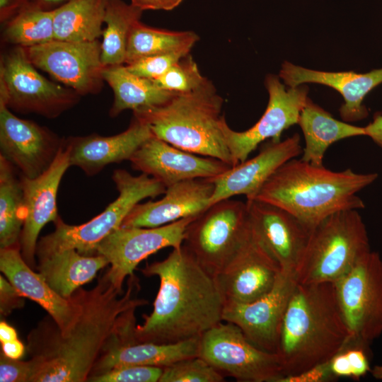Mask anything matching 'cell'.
<instances>
[{"mask_svg": "<svg viewBox=\"0 0 382 382\" xmlns=\"http://www.w3.org/2000/svg\"><path fill=\"white\" fill-rule=\"evenodd\" d=\"M349 337L334 283H297L283 318L276 352L284 376L325 362Z\"/></svg>", "mask_w": 382, "mask_h": 382, "instance_id": "4", "label": "cell"}, {"mask_svg": "<svg viewBox=\"0 0 382 382\" xmlns=\"http://www.w3.org/2000/svg\"><path fill=\"white\" fill-rule=\"evenodd\" d=\"M247 202L229 199L210 205L187 227L184 245L214 276L222 272L251 233Z\"/></svg>", "mask_w": 382, "mask_h": 382, "instance_id": "8", "label": "cell"}, {"mask_svg": "<svg viewBox=\"0 0 382 382\" xmlns=\"http://www.w3.org/2000/svg\"><path fill=\"white\" fill-rule=\"evenodd\" d=\"M279 76L289 87L314 83L334 88L344 99L339 110L340 117L349 122L361 120L369 115L363 100L372 89L382 83V68L364 74L352 71L330 72L309 69L286 61Z\"/></svg>", "mask_w": 382, "mask_h": 382, "instance_id": "25", "label": "cell"}, {"mask_svg": "<svg viewBox=\"0 0 382 382\" xmlns=\"http://www.w3.org/2000/svg\"><path fill=\"white\" fill-rule=\"evenodd\" d=\"M378 176L350 168L333 171L292 158L268 178L253 199L286 210L311 230L333 214L364 209L357 193Z\"/></svg>", "mask_w": 382, "mask_h": 382, "instance_id": "3", "label": "cell"}, {"mask_svg": "<svg viewBox=\"0 0 382 382\" xmlns=\"http://www.w3.org/2000/svg\"><path fill=\"white\" fill-rule=\"evenodd\" d=\"M223 98L208 79L198 88L175 93L163 105L138 112L153 135L182 150L235 166L221 128Z\"/></svg>", "mask_w": 382, "mask_h": 382, "instance_id": "5", "label": "cell"}, {"mask_svg": "<svg viewBox=\"0 0 382 382\" xmlns=\"http://www.w3.org/2000/svg\"><path fill=\"white\" fill-rule=\"evenodd\" d=\"M265 84L269 94L268 104L253 127L237 132L228 127L224 116L221 119V128L235 166L247 160L265 140L280 141L284 130L298 124L300 113L308 99L307 86L286 88L278 76H267Z\"/></svg>", "mask_w": 382, "mask_h": 382, "instance_id": "12", "label": "cell"}, {"mask_svg": "<svg viewBox=\"0 0 382 382\" xmlns=\"http://www.w3.org/2000/svg\"><path fill=\"white\" fill-rule=\"evenodd\" d=\"M198 39V35L192 31L161 30L138 21L129 33L125 64H130L151 56L190 50Z\"/></svg>", "mask_w": 382, "mask_h": 382, "instance_id": "33", "label": "cell"}, {"mask_svg": "<svg viewBox=\"0 0 382 382\" xmlns=\"http://www.w3.org/2000/svg\"><path fill=\"white\" fill-rule=\"evenodd\" d=\"M25 48V47H24ZM30 62L78 94L98 93L103 80L101 43L52 40L25 48Z\"/></svg>", "mask_w": 382, "mask_h": 382, "instance_id": "14", "label": "cell"}, {"mask_svg": "<svg viewBox=\"0 0 382 382\" xmlns=\"http://www.w3.org/2000/svg\"><path fill=\"white\" fill-rule=\"evenodd\" d=\"M198 357L241 382H277L284 376L277 353L251 342L235 324L221 321L199 337Z\"/></svg>", "mask_w": 382, "mask_h": 382, "instance_id": "9", "label": "cell"}, {"mask_svg": "<svg viewBox=\"0 0 382 382\" xmlns=\"http://www.w3.org/2000/svg\"><path fill=\"white\" fill-rule=\"evenodd\" d=\"M141 271L158 277L160 284L152 312L134 328V343L188 340L223 321L225 303L215 277L184 245Z\"/></svg>", "mask_w": 382, "mask_h": 382, "instance_id": "2", "label": "cell"}, {"mask_svg": "<svg viewBox=\"0 0 382 382\" xmlns=\"http://www.w3.org/2000/svg\"><path fill=\"white\" fill-rule=\"evenodd\" d=\"M23 296L13 284L1 275L0 276V312L6 316L13 309L23 306Z\"/></svg>", "mask_w": 382, "mask_h": 382, "instance_id": "42", "label": "cell"}, {"mask_svg": "<svg viewBox=\"0 0 382 382\" xmlns=\"http://www.w3.org/2000/svg\"><path fill=\"white\" fill-rule=\"evenodd\" d=\"M68 0H30V3L46 10L55 8L56 6L61 5Z\"/></svg>", "mask_w": 382, "mask_h": 382, "instance_id": "48", "label": "cell"}, {"mask_svg": "<svg viewBox=\"0 0 382 382\" xmlns=\"http://www.w3.org/2000/svg\"><path fill=\"white\" fill-rule=\"evenodd\" d=\"M103 78L114 93L110 110L112 117L125 110L138 112L163 105L175 94L161 89L152 80L131 73L124 64L105 66Z\"/></svg>", "mask_w": 382, "mask_h": 382, "instance_id": "29", "label": "cell"}, {"mask_svg": "<svg viewBox=\"0 0 382 382\" xmlns=\"http://www.w3.org/2000/svg\"><path fill=\"white\" fill-rule=\"evenodd\" d=\"M39 369L40 362L34 358L23 361L9 358L1 353V382H34Z\"/></svg>", "mask_w": 382, "mask_h": 382, "instance_id": "40", "label": "cell"}, {"mask_svg": "<svg viewBox=\"0 0 382 382\" xmlns=\"http://www.w3.org/2000/svg\"><path fill=\"white\" fill-rule=\"evenodd\" d=\"M16 171L0 155V248L19 245L23 225V190Z\"/></svg>", "mask_w": 382, "mask_h": 382, "instance_id": "31", "label": "cell"}, {"mask_svg": "<svg viewBox=\"0 0 382 382\" xmlns=\"http://www.w3.org/2000/svg\"><path fill=\"white\" fill-rule=\"evenodd\" d=\"M1 344L2 349L1 353L11 359H20L25 351L24 345L18 338Z\"/></svg>", "mask_w": 382, "mask_h": 382, "instance_id": "46", "label": "cell"}, {"mask_svg": "<svg viewBox=\"0 0 382 382\" xmlns=\"http://www.w3.org/2000/svg\"><path fill=\"white\" fill-rule=\"evenodd\" d=\"M108 265L103 255H84L75 249H66L39 258L37 269L52 289L69 299Z\"/></svg>", "mask_w": 382, "mask_h": 382, "instance_id": "28", "label": "cell"}, {"mask_svg": "<svg viewBox=\"0 0 382 382\" xmlns=\"http://www.w3.org/2000/svg\"><path fill=\"white\" fill-rule=\"evenodd\" d=\"M214 190L209 179L177 183L166 187L161 199L136 204L121 226L154 228L198 216L209 207Z\"/></svg>", "mask_w": 382, "mask_h": 382, "instance_id": "22", "label": "cell"}, {"mask_svg": "<svg viewBox=\"0 0 382 382\" xmlns=\"http://www.w3.org/2000/svg\"><path fill=\"white\" fill-rule=\"evenodd\" d=\"M17 332L15 328L5 321L0 323V341L1 343L9 342L17 339Z\"/></svg>", "mask_w": 382, "mask_h": 382, "instance_id": "47", "label": "cell"}, {"mask_svg": "<svg viewBox=\"0 0 382 382\" xmlns=\"http://www.w3.org/2000/svg\"><path fill=\"white\" fill-rule=\"evenodd\" d=\"M207 79L201 74L196 62L188 54L174 64L163 76L153 81L165 91L183 93L198 88Z\"/></svg>", "mask_w": 382, "mask_h": 382, "instance_id": "36", "label": "cell"}, {"mask_svg": "<svg viewBox=\"0 0 382 382\" xmlns=\"http://www.w3.org/2000/svg\"><path fill=\"white\" fill-rule=\"evenodd\" d=\"M28 3L30 0H0L1 22H8Z\"/></svg>", "mask_w": 382, "mask_h": 382, "instance_id": "44", "label": "cell"}, {"mask_svg": "<svg viewBox=\"0 0 382 382\" xmlns=\"http://www.w3.org/2000/svg\"><path fill=\"white\" fill-rule=\"evenodd\" d=\"M53 17L54 9L28 3L6 22L4 37L8 43L25 48L54 40Z\"/></svg>", "mask_w": 382, "mask_h": 382, "instance_id": "34", "label": "cell"}, {"mask_svg": "<svg viewBox=\"0 0 382 382\" xmlns=\"http://www.w3.org/2000/svg\"><path fill=\"white\" fill-rule=\"evenodd\" d=\"M296 284L295 272L282 270L273 288L260 299L225 304L223 321L236 325L259 348L276 353L283 318Z\"/></svg>", "mask_w": 382, "mask_h": 382, "instance_id": "16", "label": "cell"}, {"mask_svg": "<svg viewBox=\"0 0 382 382\" xmlns=\"http://www.w3.org/2000/svg\"><path fill=\"white\" fill-rule=\"evenodd\" d=\"M108 0H68L54 8V39L93 42L103 35Z\"/></svg>", "mask_w": 382, "mask_h": 382, "instance_id": "30", "label": "cell"}, {"mask_svg": "<svg viewBox=\"0 0 382 382\" xmlns=\"http://www.w3.org/2000/svg\"><path fill=\"white\" fill-rule=\"evenodd\" d=\"M190 50H179L141 59L125 65L131 73L150 80L163 76L174 64L182 57L190 54Z\"/></svg>", "mask_w": 382, "mask_h": 382, "instance_id": "39", "label": "cell"}, {"mask_svg": "<svg viewBox=\"0 0 382 382\" xmlns=\"http://www.w3.org/2000/svg\"><path fill=\"white\" fill-rule=\"evenodd\" d=\"M129 161L134 170L154 178L166 187L191 179H212L232 167L218 158L182 150L154 136L135 151Z\"/></svg>", "mask_w": 382, "mask_h": 382, "instance_id": "19", "label": "cell"}, {"mask_svg": "<svg viewBox=\"0 0 382 382\" xmlns=\"http://www.w3.org/2000/svg\"><path fill=\"white\" fill-rule=\"evenodd\" d=\"M281 271L252 230L231 263L214 277L225 304L246 303L268 293Z\"/></svg>", "mask_w": 382, "mask_h": 382, "instance_id": "17", "label": "cell"}, {"mask_svg": "<svg viewBox=\"0 0 382 382\" xmlns=\"http://www.w3.org/2000/svg\"><path fill=\"white\" fill-rule=\"evenodd\" d=\"M246 202L253 233L282 270L295 272L310 229L277 206L256 199Z\"/></svg>", "mask_w": 382, "mask_h": 382, "instance_id": "21", "label": "cell"}, {"mask_svg": "<svg viewBox=\"0 0 382 382\" xmlns=\"http://www.w3.org/2000/svg\"><path fill=\"white\" fill-rule=\"evenodd\" d=\"M183 1V0H131V4L142 11H170L177 7Z\"/></svg>", "mask_w": 382, "mask_h": 382, "instance_id": "43", "label": "cell"}, {"mask_svg": "<svg viewBox=\"0 0 382 382\" xmlns=\"http://www.w3.org/2000/svg\"><path fill=\"white\" fill-rule=\"evenodd\" d=\"M298 125L305 141L301 159L314 166H323L325 154L332 144L352 137L366 136L364 127L334 118L310 98L300 113Z\"/></svg>", "mask_w": 382, "mask_h": 382, "instance_id": "27", "label": "cell"}, {"mask_svg": "<svg viewBox=\"0 0 382 382\" xmlns=\"http://www.w3.org/2000/svg\"><path fill=\"white\" fill-rule=\"evenodd\" d=\"M199 341V337H195L168 344L137 342L115 345L100 357L91 376L127 365L164 368L178 361L198 356Z\"/></svg>", "mask_w": 382, "mask_h": 382, "instance_id": "26", "label": "cell"}, {"mask_svg": "<svg viewBox=\"0 0 382 382\" xmlns=\"http://www.w3.org/2000/svg\"><path fill=\"white\" fill-rule=\"evenodd\" d=\"M25 48L16 46L1 60L0 102L23 113L55 118L76 105L79 94L42 76Z\"/></svg>", "mask_w": 382, "mask_h": 382, "instance_id": "10", "label": "cell"}, {"mask_svg": "<svg viewBox=\"0 0 382 382\" xmlns=\"http://www.w3.org/2000/svg\"><path fill=\"white\" fill-rule=\"evenodd\" d=\"M366 136L370 137L372 141L382 149V115L374 117L373 121L364 127Z\"/></svg>", "mask_w": 382, "mask_h": 382, "instance_id": "45", "label": "cell"}, {"mask_svg": "<svg viewBox=\"0 0 382 382\" xmlns=\"http://www.w3.org/2000/svg\"><path fill=\"white\" fill-rule=\"evenodd\" d=\"M368 349L369 346L349 337L328 360L330 371L335 378L359 380L371 371Z\"/></svg>", "mask_w": 382, "mask_h": 382, "instance_id": "35", "label": "cell"}, {"mask_svg": "<svg viewBox=\"0 0 382 382\" xmlns=\"http://www.w3.org/2000/svg\"><path fill=\"white\" fill-rule=\"evenodd\" d=\"M69 149L65 139L54 161L35 178L21 175L23 190L24 221L19 239L21 253L27 264L35 266L37 238L42 228L59 216L57 196L60 182L68 168Z\"/></svg>", "mask_w": 382, "mask_h": 382, "instance_id": "18", "label": "cell"}, {"mask_svg": "<svg viewBox=\"0 0 382 382\" xmlns=\"http://www.w3.org/2000/svg\"><path fill=\"white\" fill-rule=\"evenodd\" d=\"M154 137L149 127L134 117L129 127L116 135L103 137L92 134L65 139L70 166L82 170L88 176L100 173L105 166L129 161L135 151Z\"/></svg>", "mask_w": 382, "mask_h": 382, "instance_id": "24", "label": "cell"}, {"mask_svg": "<svg viewBox=\"0 0 382 382\" xmlns=\"http://www.w3.org/2000/svg\"><path fill=\"white\" fill-rule=\"evenodd\" d=\"M161 367L151 366H121L106 372L92 375L87 381L92 382H158L163 373Z\"/></svg>", "mask_w": 382, "mask_h": 382, "instance_id": "38", "label": "cell"}, {"mask_svg": "<svg viewBox=\"0 0 382 382\" xmlns=\"http://www.w3.org/2000/svg\"><path fill=\"white\" fill-rule=\"evenodd\" d=\"M370 250L366 228L358 211L333 214L310 230L295 270L297 283H334Z\"/></svg>", "mask_w": 382, "mask_h": 382, "instance_id": "6", "label": "cell"}, {"mask_svg": "<svg viewBox=\"0 0 382 382\" xmlns=\"http://www.w3.org/2000/svg\"><path fill=\"white\" fill-rule=\"evenodd\" d=\"M139 280L129 277L125 291L116 289L105 273L90 290L74 294L80 312L72 326L61 332L54 320L40 322L28 337V351L40 362L34 382H84L100 357L118 343L135 310L148 303L138 299Z\"/></svg>", "mask_w": 382, "mask_h": 382, "instance_id": "1", "label": "cell"}, {"mask_svg": "<svg viewBox=\"0 0 382 382\" xmlns=\"http://www.w3.org/2000/svg\"><path fill=\"white\" fill-rule=\"evenodd\" d=\"M302 150L297 133L284 140L271 141L255 156L209 179L214 184L209 206L239 195H245L247 200L253 199L268 178L284 163L302 154Z\"/></svg>", "mask_w": 382, "mask_h": 382, "instance_id": "20", "label": "cell"}, {"mask_svg": "<svg viewBox=\"0 0 382 382\" xmlns=\"http://www.w3.org/2000/svg\"><path fill=\"white\" fill-rule=\"evenodd\" d=\"M197 216L154 228L121 226L108 235L97 245L96 255L104 256L110 265L105 275L112 284L122 291L126 277L133 275L148 256L167 247H181L187 226Z\"/></svg>", "mask_w": 382, "mask_h": 382, "instance_id": "13", "label": "cell"}, {"mask_svg": "<svg viewBox=\"0 0 382 382\" xmlns=\"http://www.w3.org/2000/svg\"><path fill=\"white\" fill-rule=\"evenodd\" d=\"M335 378L332 376L328 360L293 375H285L277 382H328Z\"/></svg>", "mask_w": 382, "mask_h": 382, "instance_id": "41", "label": "cell"}, {"mask_svg": "<svg viewBox=\"0 0 382 382\" xmlns=\"http://www.w3.org/2000/svg\"><path fill=\"white\" fill-rule=\"evenodd\" d=\"M0 270L23 297L35 301L48 313L61 332L72 326L80 312L75 294L69 299L58 294L40 272L27 264L19 245L0 249Z\"/></svg>", "mask_w": 382, "mask_h": 382, "instance_id": "23", "label": "cell"}, {"mask_svg": "<svg viewBox=\"0 0 382 382\" xmlns=\"http://www.w3.org/2000/svg\"><path fill=\"white\" fill-rule=\"evenodd\" d=\"M334 285L350 337L369 347L382 334L381 257L369 251Z\"/></svg>", "mask_w": 382, "mask_h": 382, "instance_id": "11", "label": "cell"}, {"mask_svg": "<svg viewBox=\"0 0 382 382\" xmlns=\"http://www.w3.org/2000/svg\"><path fill=\"white\" fill-rule=\"evenodd\" d=\"M143 11L123 0H108L100 59L104 66L125 63L128 38Z\"/></svg>", "mask_w": 382, "mask_h": 382, "instance_id": "32", "label": "cell"}, {"mask_svg": "<svg viewBox=\"0 0 382 382\" xmlns=\"http://www.w3.org/2000/svg\"><path fill=\"white\" fill-rule=\"evenodd\" d=\"M64 141L48 128L21 119L0 102V155L20 175L35 178L54 161Z\"/></svg>", "mask_w": 382, "mask_h": 382, "instance_id": "15", "label": "cell"}, {"mask_svg": "<svg viewBox=\"0 0 382 382\" xmlns=\"http://www.w3.org/2000/svg\"><path fill=\"white\" fill-rule=\"evenodd\" d=\"M371 373L374 378L378 380H382V366L377 365L371 369Z\"/></svg>", "mask_w": 382, "mask_h": 382, "instance_id": "49", "label": "cell"}, {"mask_svg": "<svg viewBox=\"0 0 382 382\" xmlns=\"http://www.w3.org/2000/svg\"><path fill=\"white\" fill-rule=\"evenodd\" d=\"M112 178L119 192L117 198L81 225L67 224L59 216L54 222V231L37 241L35 255L38 259L66 249H75L84 255H96L97 245L121 227L136 204L145 198L164 194L166 190L161 182L145 173L134 176L118 169Z\"/></svg>", "mask_w": 382, "mask_h": 382, "instance_id": "7", "label": "cell"}, {"mask_svg": "<svg viewBox=\"0 0 382 382\" xmlns=\"http://www.w3.org/2000/svg\"><path fill=\"white\" fill-rule=\"evenodd\" d=\"M224 378L221 373L197 356L164 367L158 382H221Z\"/></svg>", "mask_w": 382, "mask_h": 382, "instance_id": "37", "label": "cell"}]
</instances>
